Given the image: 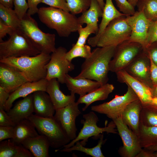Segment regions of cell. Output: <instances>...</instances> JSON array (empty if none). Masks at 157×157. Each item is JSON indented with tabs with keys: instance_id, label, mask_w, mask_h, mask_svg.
<instances>
[{
	"instance_id": "35",
	"label": "cell",
	"mask_w": 157,
	"mask_h": 157,
	"mask_svg": "<svg viewBox=\"0 0 157 157\" xmlns=\"http://www.w3.org/2000/svg\"><path fill=\"white\" fill-rule=\"evenodd\" d=\"M91 53V47L85 44L78 46L74 44L72 48L66 52L65 58L68 61L72 62L73 59L78 57L87 58L90 56Z\"/></svg>"
},
{
	"instance_id": "6",
	"label": "cell",
	"mask_w": 157,
	"mask_h": 157,
	"mask_svg": "<svg viewBox=\"0 0 157 157\" xmlns=\"http://www.w3.org/2000/svg\"><path fill=\"white\" fill-rule=\"evenodd\" d=\"M20 28L41 53L50 54L55 51L56 35L40 29L35 20L27 13L21 20Z\"/></svg>"
},
{
	"instance_id": "1",
	"label": "cell",
	"mask_w": 157,
	"mask_h": 157,
	"mask_svg": "<svg viewBox=\"0 0 157 157\" xmlns=\"http://www.w3.org/2000/svg\"><path fill=\"white\" fill-rule=\"evenodd\" d=\"M116 46L98 47L85 59L81 66L80 73L74 77L84 78L99 82L101 85L107 83L110 63L115 53Z\"/></svg>"
},
{
	"instance_id": "55",
	"label": "cell",
	"mask_w": 157,
	"mask_h": 157,
	"mask_svg": "<svg viewBox=\"0 0 157 157\" xmlns=\"http://www.w3.org/2000/svg\"><path fill=\"white\" fill-rule=\"evenodd\" d=\"M152 103L157 106V97H153L152 99Z\"/></svg>"
},
{
	"instance_id": "53",
	"label": "cell",
	"mask_w": 157,
	"mask_h": 157,
	"mask_svg": "<svg viewBox=\"0 0 157 157\" xmlns=\"http://www.w3.org/2000/svg\"><path fill=\"white\" fill-rule=\"evenodd\" d=\"M140 0H128V2L133 7H135L137 5V3Z\"/></svg>"
},
{
	"instance_id": "20",
	"label": "cell",
	"mask_w": 157,
	"mask_h": 157,
	"mask_svg": "<svg viewBox=\"0 0 157 157\" xmlns=\"http://www.w3.org/2000/svg\"><path fill=\"white\" fill-rule=\"evenodd\" d=\"M105 0L106 2L103 10L102 19L99 27L98 31L94 36L89 38L88 40V44L93 47L96 46L99 38L112 20L119 17L126 16L116 8L112 0Z\"/></svg>"
},
{
	"instance_id": "10",
	"label": "cell",
	"mask_w": 157,
	"mask_h": 157,
	"mask_svg": "<svg viewBox=\"0 0 157 157\" xmlns=\"http://www.w3.org/2000/svg\"><path fill=\"white\" fill-rule=\"evenodd\" d=\"M144 50L142 45L135 42L125 41L116 47L109 65V70L116 73L124 69Z\"/></svg>"
},
{
	"instance_id": "47",
	"label": "cell",
	"mask_w": 157,
	"mask_h": 157,
	"mask_svg": "<svg viewBox=\"0 0 157 157\" xmlns=\"http://www.w3.org/2000/svg\"><path fill=\"white\" fill-rule=\"evenodd\" d=\"M150 77L154 87L157 85V65H156L150 58Z\"/></svg>"
},
{
	"instance_id": "40",
	"label": "cell",
	"mask_w": 157,
	"mask_h": 157,
	"mask_svg": "<svg viewBox=\"0 0 157 157\" xmlns=\"http://www.w3.org/2000/svg\"><path fill=\"white\" fill-rule=\"evenodd\" d=\"M156 41H157V21H151L148 31L146 48Z\"/></svg>"
},
{
	"instance_id": "42",
	"label": "cell",
	"mask_w": 157,
	"mask_h": 157,
	"mask_svg": "<svg viewBox=\"0 0 157 157\" xmlns=\"http://www.w3.org/2000/svg\"><path fill=\"white\" fill-rule=\"evenodd\" d=\"M14 136V127L0 126V142L12 139Z\"/></svg>"
},
{
	"instance_id": "48",
	"label": "cell",
	"mask_w": 157,
	"mask_h": 157,
	"mask_svg": "<svg viewBox=\"0 0 157 157\" xmlns=\"http://www.w3.org/2000/svg\"><path fill=\"white\" fill-rule=\"evenodd\" d=\"M10 93L0 86V108L3 109L8 99Z\"/></svg>"
},
{
	"instance_id": "13",
	"label": "cell",
	"mask_w": 157,
	"mask_h": 157,
	"mask_svg": "<svg viewBox=\"0 0 157 157\" xmlns=\"http://www.w3.org/2000/svg\"><path fill=\"white\" fill-rule=\"evenodd\" d=\"M79 104L75 101L67 106L56 110L54 117L61 125L71 140L76 137V117L81 113Z\"/></svg>"
},
{
	"instance_id": "38",
	"label": "cell",
	"mask_w": 157,
	"mask_h": 157,
	"mask_svg": "<svg viewBox=\"0 0 157 157\" xmlns=\"http://www.w3.org/2000/svg\"><path fill=\"white\" fill-rule=\"evenodd\" d=\"M119 11L126 15H132L136 11L133 7L127 0H115Z\"/></svg>"
},
{
	"instance_id": "28",
	"label": "cell",
	"mask_w": 157,
	"mask_h": 157,
	"mask_svg": "<svg viewBox=\"0 0 157 157\" xmlns=\"http://www.w3.org/2000/svg\"><path fill=\"white\" fill-rule=\"evenodd\" d=\"M39 135L34 126L28 119L22 120L14 127V136L11 139L15 142L21 144L25 140Z\"/></svg>"
},
{
	"instance_id": "51",
	"label": "cell",
	"mask_w": 157,
	"mask_h": 157,
	"mask_svg": "<svg viewBox=\"0 0 157 157\" xmlns=\"http://www.w3.org/2000/svg\"><path fill=\"white\" fill-rule=\"evenodd\" d=\"M144 148L153 152L155 151H157V144L153 145Z\"/></svg>"
},
{
	"instance_id": "17",
	"label": "cell",
	"mask_w": 157,
	"mask_h": 157,
	"mask_svg": "<svg viewBox=\"0 0 157 157\" xmlns=\"http://www.w3.org/2000/svg\"><path fill=\"white\" fill-rule=\"evenodd\" d=\"M116 74L117 81L129 86L137 96L142 105L152 103L153 97L150 88L131 76L124 69L119 71Z\"/></svg>"
},
{
	"instance_id": "46",
	"label": "cell",
	"mask_w": 157,
	"mask_h": 157,
	"mask_svg": "<svg viewBox=\"0 0 157 157\" xmlns=\"http://www.w3.org/2000/svg\"><path fill=\"white\" fill-rule=\"evenodd\" d=\"M28 8L27 13L32 15L37 13L39 10L37 6L42 0H27Z\"/></svg>"
},
{
	"instance_id": "31",
	"label": "cell",
	"mask_w": 157,
	"mask_h": 157,
	"mask_svg": "<svg viewBox=\"0 0 157 157\" xmlns=\"http://www.w3.org/2000/svg\"><path fill=\"white\" fill-rule=\"evenodd\" d=\"M103 135H101L97 145L92 148L85 147L80 143L79 141H78L76 142L71 147L67 148H63L62 149L59 150L58 151L70 152L72 151H77L83 152L93 157H104L105 156L101 149L102 145L106 140V139L104 140H103Z\"/></svg>"
},
{
	"instance_id": "43",
	"label": "cell",
	"mask_w": 157,
	"mask_h": 157,
	"mask_svg": "<svg viewBox=\"0 0 157 157\" xmlns=\"http://www.w3.org/2000/svg\"><path fill=\"white\" fill-rule=\"evenodd\" d=\"M144 51L153 63L157 65V41L149 45Z\"/></svg>"
},
{
	"instance_id": "37",
	"label": "cell",
	"mask_w": 157,
	"mask_h": 157,
	"mask_svg": "<svg viewBox=\"0 0 157 157\" xmlns=\"http://www.w3.org/2000/svg\"><path fill=\"white\" fill-rule=\"evenodd\" d=\"M69 11L75 15L83 13L90 7L91 0H66Z\"/></svg>"
},
{
	"instance_id": "49",
	"label": "cell",
	"mask_w": 157,
	"mask_h": 157,
	"mask_svg": "<svg viewBox=\"0 0 157 157\" xmlns=\"http://www.w3.org/2000/svg\"><path fill=\"white\" fill-rule=\"evenodd\" d=\"M135 157H155V154L153 152L145 148H142Z\"/></svg>"
},
{
	"instance_id": "8",
	"label": "cell",
	"mask_w": 157,
	"mask_h": 157,
	"mask_svg": "<svg viewBox=\"0 0 157 157\" xmlns=\"http://www.w3.org/2000/svg\"><path fill=\"white\" fill-rule=\"evenodd\" d=\"M131 33V28L126 21L125 16L117 18L108 24L100 35L96 46H117L128 40Z\"/></svg>"
},
{
	"instance_id": "39",
	"label": "cell",
	"mask_w": 157,
	"mask_h": 157,
	"mask_svg": "<svg viewBox=\"0 0 157 157\" xmlns=\"http://www.w3.org/2000/svg\"><path fill=\"white\" fill-rule=\"evenodd\" d=\"M14 10L21 19L26 14L28 7L26 0H14Z\"/></svg>"
},
{
	"instance_id": "3",
	"label": "cell",
	"mask_w": 157,
	"mask_h": 157,
	"mask_svg": "<svg viewBox=\"0 0 157 157\" xmlns=\"http://www.w3.org/2000/svg\"><path fill=\"white\" fill-rule=\"evenodd\" d=\"M51 55L41 53L34 56L10 57L0 59L2 63L13 67L21 72L28 82L39 81L46 78L47 65Z\"/></svg>"
},
{
	"instance_id": "16",
	"label": "cell",
	"mask_w": 157,
	"mask_h": 157,
	"mask_svg": "<svg viewBox=\"0 0 157 157\" xmlns=\"http://www.w3.org/2000/svg\"><path fill=\"white\" fill-rule=\"evenodd\" d=\"M28 82L22 73L15 67L0 63V86L12 93L23 84Z\"/></svg>"
},
{
	"instance_id": "36",
	"label": "cell",
	"mask_w": 157,
	"mask_h": 157,
	"mask_svg": "<svg viewBox=\"0 0 157 157\" xmlns=\"http://www.w3.org/2000/svg\"><path fill=\"white\" fill-rule=\"evenodd\" d=\"M99 27L94 25L88 24L85 27H83L82 25L79 26L77 31L79 34L78 40L74 44L76 46H81L85 45L86 41L91 34L97 33Z\"/></svg>"
},
{
	"instance_id": "2",
	"label": "cell",
	"mask_w": 157,
	"mask_h": 157,
	"mask_svg": "<svg viewBox=\"0 0 157 157\" xmlns=\"http://www.w3.org/2000/svg\"><path fill=\"white\" fill-rule=\"evenodd\" d=\"M40 21L55 30L59 36L67 37L76 32L80 25L78 19L69 12L52 7H42L37 13Z\"/></svg>"
},
{
	"instance_id": "54",
	"label": "cell",
	"mask_w": 157,
	"mask_h": 157,
	"mask_svg": "<svg viewBox=\"0 0 157 157\" xmlns=\"http://www.w3.org/2000/svg\"><path fill=\"white\" fill-rule=\"evenodd\" d=\"M104 0H97V1L99 3L101 9L103 10L104 8L105 3L104 1Z\"/></svg>"
},
{
	"instance_id": "18",
	"label": "cell",
	"mask_w": 157,
	"mask_h": 157,
	"mask_svg": "<svg viewBox=\"0 0 157 157\" xmlns=\"http://www.w3.org/2000/svg\"><path fill=\"white\" fill-rule=\"evenodd\" d=\"M48 81L44 78L35 82H27L23 84L10 93L4 110L8 111L12 107L14 102L19 98L25 97L38 91H46Z\"/></svg>"
},
{
	"instance_id": "4",
	"label": "cell",
	"mask_w": 157,
	"mask_h": 157,
	"mask_svg": "<svg viewBox=\"0 0 157 157\" xmlns=\"http://www.w3.org/2000/svg\"><path fill=\"white\" fill-rule=\"evenodd\" d=\"M28 119L40 134L47 138L51 147L60 149L71 141L54 116L44 117L33 114Z\"/></svg>"
},
{
	"instance_id": "12",
	"label": "cell",
	"mask_w": 157,
	"mask_h": 157,
	"mask_svg": "<svg viewBox=\"0 0 157 157\" xmlns=\"http://www.w3.org/2000/svg\"><path fill=\"white\" fill-rule=\"evenodd\" d=\"M112 120L123 143L118 150L119 154L122 157H135L142 149L138 135L129 128L121 116Z\"/></svg>"
},
{
	"instance_id": "9",
	"label": "cell",
	"mask_w": 157,
	"mask_h": 157,
	"mask_svg": "<svg viewBox=\"0 0 157 157\" xmlns=\"http://www.w3.org/2000/svg\"><path fill=\"white\" fill-rule=\"evenodd\" d=\"M67 52L64 47L56 48L51 55L50 59L47 65V74L46 79L49 81L56 78L61 84L65 83V76L68 72L74 69V65L65 58Z\"/></svg>"
},
{
	"instance_id": "19",
	"label": "cell",
	"mask_w": 157,
	"mask_h": 157,
	"mask_svg": "<svg viewBox=\"0 0 157 157\" xmlns=\"http://www.w3.org/2000/svg\"><path fill=\"white\" fill-rule=\"evenodd\" d=\"M32 95L35 114L42 117H53L56 110L48 93L46 91H38L33 92Z\"/></svg>"
},
{
	"instance_id": "45",
	"label": "cell",
	"mask_w": 157,
	"mask_h": 157,
	"mask_svg": "<svg viewBox=\"0 0 157 157\" xmlns=\"http://www.w3.org/2000/svg\"><path fill=\"white\" fill-rule=\"evenodd\" d=\"M14 29L13 28L5 24L0 19V42L3 41L2 39L7 34L10 35Z\"/></svg>"
},
{
	"instance_id": "5",
	"label": "cell",
	"mask_w": 157,
	"mask_h": 157,
	"mask_svg": "<svg viewBox=\"0 0 157 157\" xmlns=\"http://www.w3.org/2000/svg\"><path fill=\"white\" fill-rule=\"evenodd\" d=\"M40 53L20 28L14 30L8 40L0 43V59L34 56Z\"/></svg>"
},
{
	"instance_id": "33",
	"label": "cell",
	"mask_w": 157,
	"mask_h": 157,
	"mask_svg": "<svg viewBox=\"0 0 157 157\" xmlns=\"http://www.w3.org/2000/svg\"><path fill=\"white\" fill-rule=\"evenodd\" d=\"M0 19L15 30L20 28L21 20L14 10L0 4Z\"/></svg>"
},
{
	"instance_id": "56",
	"label": "cell",
	"mask_w": 157,
	"mask_h": 157,
	"mask_svg": "<svg viewBox=\"0 0 157 157\" xmlns=\"http://www.w3.org/2000/svg\"><path fill=\"white\" fill-rule=\"evenodd\" d=\"M155 154V157H157V152L156 153H155L154 154Z\"/></svg>"
},
{
	"instance_id": "29",
	"label": "cell",
	"mask_w": 157,
	"mask_h": 157,
	"mask_svg": "<svg viewBox=\"0 0 157 157\" xmlns=\"http://www.w3.org/2000/svg\"><path fill=\"white\" fill-rule=\"evenodd\" d=\"M103 12L97 0H91L89 8L78 18V22L82 25L86 24L98 26V19L102 17Z\"/></svg>"
},
{
	"instance_id": "26",
	"label": "cell",
	"mask_w": 157,
	"mask_h": 157,
	"mask_svg": "<svg viewBox=\"0 0 157 157\" xmlns=\"http://www.w3.org/2000/svg\"><path fill=\"white\" fill-rule=\"evenodd\" d=\"M114 88L113 84L107 83L83 96L80 97L77 102L79 104H85V106L82 109L83 111H85L93 103L107 99L109 94L113 92Z\"/></svg>"
},
{
	"instance_id": "30",
	"label": "cell",
	"mask_w": 157,
	"mask_h": 157,
	"mask_svg": "<svg viewBox=\"0 0 157 157\" xmlns=\"http://www.w3.org/2000/svg\"><path fill=\"white\" fill-rule=\"evenodd\" d=\"M138 136L142 148L156 144L157 126H145L140 122Z\"/></svg>"
},
{
	"instance_id": "15",
	"label": "cell",
	"mask_w": 157,
	"mask_h": 157,
	"mask_svg": "<svg viewBox=\"0 0 157 157\" xmlns=\"http://www.w3.org/2000/svg\"><path fill=\"white\" fill-rule=\"evenodd\" d=\"M150 59L143 50L124 70L151 89L153 85L150 77Z\"/></svg>"
},
{
	"instance_id": "52",
	"label": "cell",
	"mask_w": 157,
	"mask_h": 157,
	"mask_svg": "<svg viewBox=\"0 0 157 157\" xmlns=\"http://www.w3.org/2000/svg\"><path fill=\"white\" fill-rule=\"evenodd\" d=\"M152 94L153 97H157V85L151 89Z\"/></svg>"
},
{
	"instance_id": "50",
	"label": "cell",
	"mask_w": 157,
	"mask_h": 157,
	"mask_svg": "<svg viewBox=\"0 0 157 157\" xmlns=\"http://www.w3.org/2000/svg\"><path fill=\"white\" fill-rule=\"evenodd\" d=\"M14 0H0V4L5 7L12 8L13 6Z\"/></svg>"
},
{
	"instance_id": "27",
	"label": "cell",
	"mask_w": 157,
	"mask_h": 157,
	"mask_svg": "<svg viewBox=\"0 0 157 157\" xmlns=\"http://www.w3.org/2000/svg\"><path fill=\"white\" fill-rule=\"evenodd\" d=\"M0 157H32L31 153L21 144L11 139L0 142Z\"/></svg>"
},
{
	"instance_id": "24",
	"label": "cell",
	"mask_w": 157,
	"mask_h": 157,
	"mask_svg": "<svg viewBox=\"0 0 157 157\" xmlns=\"http://www.w3.org/2000/svg\"><path fill=\"white\" fill-rule=\"evenodd\" d=\"M142 108V104L140 100H136L126 106L121 115L125 123L138 135Z\"/></svg>"
},
{
	"instance_id": "41",
	"label": "cell",
	"mask_w": 157,
	"mask_h": 157,
	"mask_svg": "<svg viewBox=\"0 0 157 157\" xmlns=\"http://www.w3.org/2000/svg\"><path fill=\"white\" fill-rule=\"evenodd\" d=\"M41 3L48 5L51 7L69 12L66 0H42Z\"/></svg>"
},
{
	"instance_id": "44",
	"label": "cell",
	"mask_w": 157,
	"mask_h": 157,
	"mask_svg": "<svg viewBox=\"0 0 157 157\" xmlns=\"http://www.w3.org/2000/svg\"><path fill=\"white\" fill-rule=\"evenodd\" d=\"M15 123L3 109L0 108V126L15 127Z\"/></svg>"
},
{
	"instance_id": "14",
	"label": "cell",
	"mask_w": 157,
	"mask_h": 157,
	"mask_svg": "<svg viewBox=\"0 0 157 157\" xmlns=\"http://www.w3.org/2000/svg\"><path fill=\"white\" fill-rule=\"evenodd\" d=\"M125 17L131 29L128 40L140 43L144 50L147 46L148 33L151 21L145 17L142 11L138 10L133 15H126Z\"/></svg>"
},
{
	"instance_id": "22",
	"label": "cell",
	"mask_w": 157,
	"mask_h": 157,
	"mask_svg": "<svg viewBox=\"0 0 157 157\" xmlns=\"http://www.w3.org/2000/svg\"><path fill=\"white\" fill-rule=\"evenodd\" d=\"M65 83L71 93L77 94L81 97L101 86L96 81L84 78H76L67 74Z\"/></svg>"
},
{
	"instance_id": "25",
	"label": "cell",
	"mask_w": 157,
	"mask_h": 157,
	"mask_svg": "<svg viewBox=\"0 0 157 157\" xmlns=\"http://www.w3.org/2000/svg\"><path fill=\"white\" fill-rule=\"evenodd\" d=\"M35 157H49V143L44 136L40 135L27 139L21 143Z\"/></svg>"
},
{
	"instance_id": "32",
	"label": "cell",
	"mask_w": 157,
	"mask_h": 157,
	"mask_svg": "<svg viewBox=\"0 0 157 157\" xmlns=\"http://www.w3.org/2000/svg\"><path fill=\"white\" fill-rule=\"evenodd\" d=\"M140 122L145 126H157V106L152 103L142 105Z\"/></svg>"
},
{
	"instance_id": "23",
	"label": "cell",
	"mask_w": 157,
	"mask_h": 157,
	"mask_svg": "<svg viewBox=\"0 0 157 157\" xmlns=\"http://www.w3.org/2000/svg\"><path fill=\"white\" fill-rule=\"evenodd\" d=\"M7 112L16 124L28 119L34 113L32 94L19 101Z\"/></svg>"
},
{
	"instance_id": "11",
	"label": "cell",
	"mask_w": 157,
	"mask_h": 157,
	"mask_svg": "<svg viewBox=\"0 0 157 157\" xmlns=\"http://www.w3.org/2000/svg\"><path fill=\"white\" fill-rule=\"evenodd\" d=\"M127 86V91L122 95H116L110 101L93 106L91 110L106 115L112 120L121 116L126 106L131 102L139 99L132 89Z\"/></svg>"
},
{
	"instance_id": "21",
	"label": "cell",
	"mask_w": 157,
	"mask_h": 157,
	"mask_svg": "<svg viewBox=\"0 0 157 157\" xmlns=\"http://www.w3.org/2000/svg\"><path fill=\"white\" fill-rule=\"evenodd\" d=\"M46 92L49 95L56 110L63 108L75 101V94H65L60 90L56 78L48 81Z\"/></svg>"
},
{
	"instance_id": "7",
	"label": "cell",
	"mask_w": 157,
	"mask_h": 157,
	"mask_svg": "<svg viewBox=\"0 0 157 157\" xmlns=\"http://www.w3.org/2000/svg\"><path fill=\"white\" fill-rule=\"evenodd\" d=\"M84 119L81 121L83 126L78 135L74 140L69 143L63 147V148H67L72 147L77 141L81 140L80 143L83 146H85L88 138L92 136L100 137L101 134L104 132L108 133L117 134L118 132L115 124L112 120L107 126L104 127H98L97 123L99 118L93 111L84 114L83 115Z\"/></svg>"
},
{
	"instance_id": "34",
	"label": "cell",
	"mask_w": 157,
	"mask_h": 157,
	"mask_svg": "<svg viewBox=\"0 0 157 157\" xmlns=\"http://www.w3.org/2000/svg\"><path fill=\"white\" fill-rule=\"evenodd\" d=\"M136 6L148 19L157 21V0H140Z\"/></svg>"
}]
</instances>
